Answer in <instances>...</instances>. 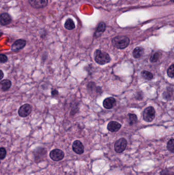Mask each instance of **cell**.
I'll list each match as a JSON object with an SVG mask.
<instances>
[{"instance_id":"obj_19","label":"cell","mask_w":174,"mask_h":175,"mask_svg":"<svg viewBox=\"0 0 174 175\" xmlns=\"http://www.w3.org/2000/svg\"><path fill=\"white\" fill-rule=\"evenodd\" d=\"M141 75L142 76V78H145V80H152L153 78V75L152 73L148 71H142L141 73Z\"/></svg>"},{"instance_id":"obj_20","label":"cell","mask_w":174,"mask_h":175,"mask_svg":"<svg viewBox=\"0 0 174 175\" xmlns=\"http://www.w3.org/2000/svg\"><path fill=\"white\" fill-rule=\"evenodd\" d=\"M129 117V123L130 125H133L137 123V117L135 114H128Z\"/></svg>"},{"instance_id":"obj_22","label":"cell","mask_w":174,"mask_h":175,"mask_svg":"<svg viewBox=\"0 0 174 175\" xmlns=\"http://www.w3.org/2000/svg\"><path fill=\"white\" fill-rule=\"evenodd\" d=\"M167 148L170 152H174V139H170L167 143Z\"/></svg>"},{"instance_id":"obj_3","label":"cell","mask_w":174,"mask_h":175,"mask_svg":"<svg viewBox=\"0 0 174 175\" xmlns=\"http://www.w3.org/2000/svg\"><path fill=\"white\" fill-rule=\"evenodd\" d=\"M155 117V110L153 107H147L144 110L143 114L144 119L147 122H151Z\"/></svg>"},{"instance_id":"obj_14","label":"cell","mask_w":174,"mask_h":175,"mask_svg":"<svg viewBox=\"0 0 174 175\" xmlns=\"http://www.w3.org/2000/svg\"><path fill=\"white\" fill-rule=\"evenodd\" d=\"M121 125L117 121H112L108 123L107 125V129L111 132H117L121 128Z\"/></svg>"},{"instance_id":"obj_27","label":"cell","mask_w":174,"mask_h":175,"mask_svg":"<svg viewBox=\"0 0 174 175\" xmlns=\"http://www.w3.org/2000/svg\"><path fill=\"white\" fill-rule=\"evenodd\" d=\"M162 175H174V173L169 171H164L162 172Z\"/></svg>"},{"instance_id":"obj_5","label":"cell","mask_w":174,"mask_h":175,"mask_svg":"<svg viewBox=\"0 0 174 175\" xmlns=\"http://www.w3.org/2000/svg\"><path fill=\"white\" fill-rule=\"evenodd\" d=\"M127 142L126 139L122 138L117 140L115 144V150L117 153H122L126 149Z\"/></svg>"},{"instance_id":"obj_4","label":"cell","mask_w":174,"mask_h":175,"mask_svg":"<svg viewBox=\"0 0 174 175\" xmlns=\"http://www.w3.org/2000/svg\"><path fill=\"white\" fill-rule=\"evenodd\" d=\"M32 111V106L29 103H25L21 106L18 109V115L21 117H26L31 113Z\"/></svg>"},{"instance_id":"obj_6","label":"cell","mask_w":174,"mask_h":175,"mask_svg":"<svg viewBox=\"0 0 174 175\" xmlns=\"http://www.w3.org/2000/svg\"><path fill=\"white\" fill-rule=\"evenodd\" d=\"M50 157L53 161H59L65 157V153L62 150L56 148L51 151Z\"/></svg>"},{"instance_id":"obj_16","label":"cell","mask_w":174,"mask_h":175,"mask_svg":"<svg viewBox=\"0 0 174 175\" xmlns=\"http://www.w3.org/2000/svg\"><path fill=\"white\" fill-rule=\"evenodd\" d=\"M144 54V49L142 47H137L134 49L133 51V56L135 58L138 59L142 58Z\"/></svg>"},{"instance_id":"obj_13","label":"cell","mask_w":174,"mask_h":175,"mask_svg":"<svg viewBox=\"0 0 174 175\" xmlns=\"http://www.w3.org/2000/svg\"><path fill=\"white\" fill-rule=\"evenodd\" d=\"M12 21L10 16L7 13H3L0 16V23L2 26H7Z\"/></svg>"},{"instance_id":"obj_25","label":"cell","mask_w":174,"mask_h":175,"mask_svg":"<svg viewBox=\"0 0 174 175\" xmlns=\"http://www.w3.org/2000/svg\"><path fill=\"white\" fill-rule=\"evenodd\" d=\"M8 61L7 56L6 55L1 54L0 55V62L1 63H5Z\"/></svg>"},{"instance_id":"obj_26","label":"cell","mask_w":174,"mask_h":175,"mask_svg":"<svg viewBox=\"0 0 174 175\" xmlns=\"http://www.w3.org/2000/svg\"><path fill=\"white\" fill-rule=\"evenodd\" d=\"M58 94H59L58 91L57 90H56V89H54V90H53L52 91V92H51V94H52V95L53 96L58 95Z\"/></svg>"},{"instance_id":"obj_23","label":"cell","mask_w":174,"mask_h":175,"mask_svg":"<svg viewBox=\"0 0 174 175\" xmlns=\"http://www.w3.org/2000/svg\"><path fill=\"white\" fill-rule=\"evenodd\" d=\"M167 73L170 78H174V64L170 66L167 71Z\"/></svg>"},{"instance_id":"obj_17","label":"cell","mask_w":174,"mask_h":175,"mask_svg":"<svg viewBox=\"0 0 174 175\" xmlns=\"http://www.w3.org/2000/svg\"><path fill=\"white\" fill-rule=\"evenodd\" d=\"M65 29L68 30H72L75 28V25L73 20L71 18H68L65 21Z\"/></svg>"},{"instance_id":"obj_21","label":"cell","mask_w":174,"mask_h":175,"mask_svg":"<svg viewBox=\"0 0 174 175\" xmlns=\"http://www.w3.org/2000/svg\"><path fill=\"white\" fill-rule=\"evenodd\" d=\"M160 56V54L159 53H155L154 54H153L151 56L150 59V61H151V63H156L159 60Z\"/></svg>"},{"instance_id":"obj_15","label":"cell","mask_w":174,"mask_h":175,"mask_svg":"<svg viewBox=\"0 0 174 175\" xmlns=\"http://www.w3.org/2000/svg\"><path fill=\"white\" fill-rule=\"evenodd\" d=\"M11 85H12L11 81L9 80L5 79V80H1V81L0 82L1 90L3 92L7 91L11 87Z\"/></svg>"},{"instance_id":"obj_2","label":"cell","mask_w":174,"mask_h":175,"mask_svg":"<svg viewBox=\"0 0 174 175\" xmlns=\"http://www.w3.org/2000/svg\"><path fill=\"white\" fill-rule=\"evenodd\" d=\"M129 43V38L127 36L124 35L115 36L112 40V44L113 46L117 49H125L128 47Z\"/></svg>"},{"instance_id":"obj_18","label":"cell","mask_w":174,"mask_h":175,"mask_svg":"<svg viewBox=\"0 0 174 175\" xmlns=\"http://www.w3.org/2000/svg\"><path fill=\"white\" fill-rule=\"evenodd\" d=\"M173 90L171 88L167 89V91L163 93V97L164 99L167 100H170L173 96Z\"/></svg>"},{"instance_id":"obj_28","label":"cell","mask_w":174,"mask_h":175,"mask_svg":"<svg viewBox=\"0 0 174 175\" xmlns=\"http://www.w3.org/2000/svg\"><path fill=\"white\" fill-rule=\"evenodd\" d=\"M0 71H1V78H0V80H2L3 77H4V73H3V71L2 70H1Z\"/></svg>"},{"instance_id":"obj_9","label":"cell","mask_w":174,"mask_h":175,"mask_svg":"<svg viewBox=\"0 0 174 175\" xmlns=\"http://www.w3.org/2000/svg\"><path fill=\"white\" fill-rule=\"evenodd\" d=\"M73 150L75 153L79 155H81L84 153V147L82 143L79 140H75L72 145Z\"/></svg>"},{"instance_id":"obj_10","label":"cell","mask_w":174,"mask_h":175,"mask_svg":"<svg viewBox=\"0 0 174 175\" xmlns=\"http://www.w3.org/2000/svg\"><path fill=\"white\" fill-rule=\"evenodd\" d=\"M88 92L91 94H97V95H100L102 93V89L100 87H97L95 83L93 82H90L87 86Z\"/></svg>"},{"instance_id":"obj_8","label":"cell","mask_w":174,"mask_h":175,"mask_svg":"<svg viewBox=\"0 0 174 175\" xmlns=\"http://www.w3.org/2000/svg\"><path fill=\"white\" fill-rule=\"evenodd\" d=\"M26 41L23 39L16 40L11 46V50L13 51H18L23 49L26 45Z\"/></svg>"},{"instance_id":"obj_24","label":"cell","mask_w":174,"mask_h":175,"mask_svg":"<svg viewBox=\"0 0 174 175\" xmlns=\"http://www.w3.org/2000/svg\"><path fill=\"white\" fill-rule=\"evenodd\" d=\"M6 150L4 148H0V159L1 160H3V159L5 158L6 156Z\"/></svg>"},{"instance_id":"obj_12","label":"cell","mask_w":174,"mask_h":175,"mask_svg":"<svg viewBox=\"0 0 174 175\" xmlns=\"http://www.w3.org/2000/svg\"><path fill=\"white\" fill-rule=\"evenodd\" d=\"M116 100L113 97H108L104 99L103 106L106 109H111L116 105Z\"/></svg>"},{"instance_id":"obj_11","label":"cell","mask_w":174,"mask_h":175,"mask_svg":"<svg viewBox=\"0 0 174 175\" xmlns=\"http://www.w3.org/2000/svg\"><path fill=\"white\" fill-rule=\"evenodd\" d=\"M106 24L104 22H101L100 23H99L97 26V28H96L93 36L95 38H98L99 37H100L106 30Z\"/></svg>"},{"instance_id":"obj_29","label":"cell","mask_w":174,"mask_h":175,"mask_svg":"<svg viewBox=\"0 0 174 175\" xmlns=\"http://www.w3.org/2000/svg\"><path fill=\"white\" fill-rule=\"evenodd\" d=\"M173 2H174V0H171Z\"/></svg>"},{"instance_id":"obj_7","label":"cell","mask_w":174,"mask_h":175,"mask_svg":"<svg viewBox=\"0 0 174 175\" xmlns=\"http://www.w3.org/2000/svg\"><path fill=\"white\" fill-rule=\"evenodd\" d=\"M28 2L33 8L37 9L46 7L48 4V0H28Z\"/></svg>"},{"instance_id":"obj_1","label":"cell","mask_w":174,"mask_h":175,"mask_svg":"<svg viewBox=\"0 0 174 175\" xmlns=\"http://www.w3.org/2000/svg\"><path fill=\"white\" fill-rule=\"evenodd\" d=\"M93 57L95 61L99 65H105L111 61V58L109 55L106 52L99 49H97L95 51Z\"/></svg>"}]
</instances>
